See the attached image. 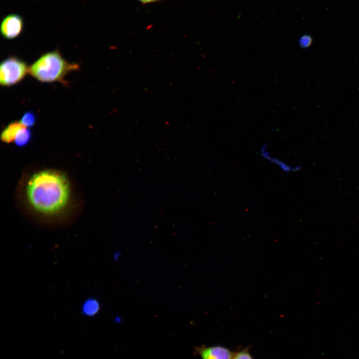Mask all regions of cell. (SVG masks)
<instances>
[{
	"label": "cell",
	"mask_w": 359,
	"mask_h": 359,
	"mask_svg": "<svg viewBox=\"0 0 359 359\" xmlns=\"http://www.w3.org/2000/svg\"><path fill=\"white\" fill-rule=\"evenodd\" d=\"M29 201L37 211L46 214L56 213L68 200L69 186L61 173L45 171L34 174L27 186Z\"/></svg>",
	"instance_id": "1"
},
{
	"label": "cell",
	"mask_w": 359,
	"mask_h": 359,
	"mask_svg": "<svg viewBox=\"0 0 359 359\" xmlns=\"http://www.w3.org/2000/svg\"><path fill=\"white\" fill-rule=\"evenodd\" d=\"M79 65L65 60L59 51L47 52L36 60L28 69L29 74L41 82L66 83L64 78L72 71L77 70Z\"/></svg>",
	"instance_id": "2"
},
{
	"label": "cell",
	"mask_w": 359,
	"mask_h": 359,
	"mask_svg": "<svg viewBox=\"0 0 359 359\" xmlns=\"http://www.w3.org/2000/svg\"><path fill=\"white\" fill-rule=\"evenodd\" d=\"M26 63L15 57L10 56L3 60L0 66V84L11 86L20 82L28 73Z\"/></svg>",
	"instance_id": "3"
},
{
	"label": "cell",
	"mask_w": 359,
	"mask_h": 359,
	"mask_svg": "<svg viewBox=\"0 0 359 359\" xmlns=\"http://www.w3.org/2000/svg\"><path fill=\"white\" fill-rule=\"evenodd\" d=\"M23 27L24 22L22 17L16 13H10L6 15L1 20L0 33L5 39H12L21 34Z\"/></svg>",
	"instance_id": "4"
},
{
	"label": "cell",
	"mask_w": 359,
	"mask_h": 359,
	"mask_svg": "<svg viewBox=\"0 0 359 359\" xmlns=\"http://www.w3.org/2000/svg\"><path fill=\"white\" fill-rule=\"evenodd\" d=\"M202 359H232L234 353L221 346L203 347L198 350Z\"/></svg>",
	"instance_id": "5"
},
{
	"label": "cell",
	"mask_w": 359,
	"mask_h": 359,
	"mask_svg": "<svg viewBox=\"0 0 359 359\" xmlns=\"http://www.w3.org/2000/svg\"><path fill=\"white\" fill-rule=\"evenodd\" d=\"M260 154L263 158L275 165L283 172L289 173L296 170V168L292 167L285 161L272 155L269 152L267 144H263L260 148Z\"/></svg>",
	"instance_id": "6"
},
{
	"label": "cell",
	"mask_w": 359,
	"mask_h": 359,
	"mask_svg": "<svg viewBox=\"0 0 359 359\" xmlns=\"http://www.w3.org/2000/svg\"><path fill=\"white\" fill-rule=\"evenodd\" d=\"M25 127L20 121H15L10 123L2 131L0 135L1 141L6 143L14 141L18 132Z\"/></svg>",
	"instance_id": "7"
},
{
	"label": "cell",
	"mask_w": 359,
	"mask_h": 359,
	"mask_svg": "<svg viewBox=\"0 0 359 359\" xmlns=\"http://www.w3.org/2000/svg\"><path fill=\"white\" fill-rule=\"evenodd\" d=\"M101 305L99 301L95 298L86 299L82 306V314L87 317H93L100 310Z\"/></svg>",
	"instance_id": "8"
},
{
	"label": "cell",
	"mask_w": 359,
	"mask_h": 359,
	"mask_svg": "<svg viewBox=\"0 0 359 359\" xmlns=\"http://www.w3.org/2000/svg\"><path fill=\"white\" fill-rule=\"evenodd\" d=\"M31 138V132L26 127L20 130L17 133L14 140L16 146L23 147L28 143Z\"/></svg>",
	"instance_id": "9"
},
{
	"label": "cell",
	"mask_w": 359,
	"mask_h": 359,
	"mask_svg": "<svg viewBox=\"0 0 359 359\" xmlns=\"http://www.w3.org/2000/svg\"><path fill=\"white\" fill-rule=\"evenodd\" d=\"M20 122L26 128L31 127L35 124V115L31 111H27L22 116Z\"/></svg>",
	"instance_id": "10"
},
{
	"label": "cell",
	"mask_w": 359,
	"mask_h": 359,
	"mask_svg": "<svg viewBox=\"0 0 359 359\" xmlns=\"http://www.w3.org/2000/svg\"><path fill=\"white\" fill-rule=\"evenodd\" d=\"M232 359H253L248 348L234 353Z\"/></svg>",
	"instance_id": "11"
},
{
	"label": "cell",
	"mask_w": 359,
	"mask_h": 359,
	"mask_svg": "<svg viewBox=\"0 0 359 359\" xmlns=\"http://www.w3.org/2000/svg\"><path fill=\"white\" fill-rule=\"evenodd\" d=\"M312 42V38L310 35H305L301 37L299 40V44L303 48H306L309 47Z\"/></svg>",
	"instance_id": "12"
},
{
	"label": "cell",
	"mask_w": 359,
	"mask_h": 359,
	"mask_svg": "<svg viewBox=\"0 0 359 359\" xmlns=\"http://www.w3.org/2000/svg\"><path fill=\"white\" fill-rule=\"evenodd\" d=\"M140 0L143 2H153V1H155L156 0Z\"/></svg>",
	"instance_id": "13"
}]
</instances>
